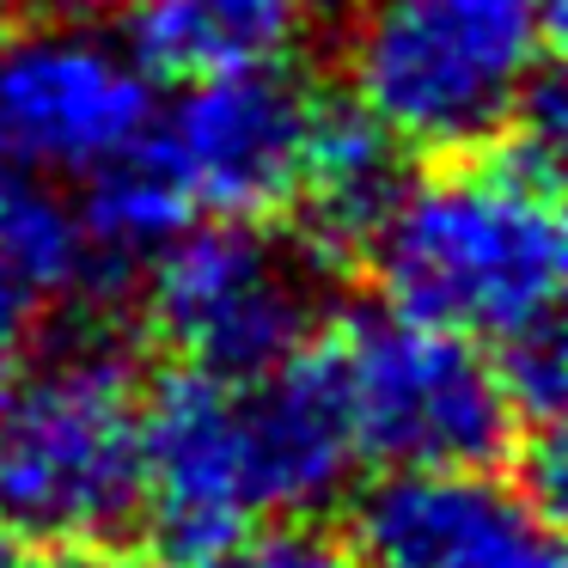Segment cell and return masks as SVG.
<instances>
[{
    "mask_svg": "<svg viewBox=\"0 0 568 568\" xmlns=\"http://www.w3.org/2000/svg\"><path fill=\"white\" fill-rule=\"evenodd\" d=\"M0 568H38L31 562V538H19L7 519H0Z\"/></svg>",
    "mask_w": 568,
    "mask_h": 568,
    "instance_id": "ac0fdd59",
    "label": "cell"
},
{
    "mask_svg": "<svg viewBox=\"0 0 568 568\" xmlns=\"http://www.w3.org/2000/svg\"><path fill=\"white\" fill-rule=\"evenodd\" d=\"M312 104L318 92L287 62L226 68L184 80L172 111H153L148 135L196 209L226 221H270L294 202Z\"/></svg>",
    "mask_w": 568,
    "mask_h": 568,
    "instance_id": "52a82bcc",
    "label": "cell"
},
{
    "mask_svg": "<svg viewBox=\"0 0 568 568\" xmlns=\"http://www.w3.org/2000/svg\"><path fill=\"white\" fill-rule=\"evenodd\" d=\"M209 568H367V556L355 550V538L318 526L312 514H282L275 526L245 531Z\"/></svg>",
    "mask_w": 568,
    "mask_h": 568,
    "instance_id": "9a60e30c",
    "label": "cell"
},
{
    "mask_svg": "<svg viewBox=\"0 0 568 568\" xmlns=\"http://www.w3.org/2000/svg\"><path fill=\"white\" fill-rule=\"evenodd\" d=\"M239 397H245V446L263 514H318V507H331L361 465L331 343L312 336L282 367L239 379Z\"/></svg>",
    "mask_w": 568,
    "mask_h": 568,
    "instance_id": "30bf717a",
    "label": "cell"
},
{
    "mask_svg": "<svg viewBox=\"0 0 568 568\" xmlns=\"http://www.w3.org/2000/svg\"><path fill=\"white\" fill-rule=\"evenodd\" d=\"M331 355L343 373L361 458L385 470L501 465L526 434L495 348L465 331L379 306L348 318Z\"/></svg>",
    "mask_w": 568,
    "mask_h": 568,
    "instance_id": "277c9868",
    "label": "cell"
},
{
    "mask_svg": "<svg viewBox=\"0 0 568 568\" xmlns=\"http://www.w3.org/2000/svg\"><path fill=\"white\" fill-rule=\"evenodd\" d=\"M562 153L501 123L483 148L440 153V165L404 178L373 226L367 263L385 306L465 331L477 343L556 324L568 275Z\"/></svg>",
    "mask_w": 568,
    "mask_h": 568,
    "instance_id": "6da1fadb",
    "label": "cell"
},
{
    "mask_svg": "<svg viewBox=\"0 0 568 568\" xmlns=\"http://www.w3.org/2000/svg\"><path fill=\"white\" fill-rule=\"evenodd\" d=\"M495 367H501V385L514 397L519 428H556L562 422V392H568V367H562V331L556 324H538V331L514 336V343H495ZM519 434V440H526Z\"/></svg>",
    "mask_w": 568,
    "mask_h": 568,
    "instance_id": "5bb4252c",
    "label": "cell"
},
{
    "mask_svg": "<svg viewBox=\"0 0 568 568\" xmlns=\"http://www.w3.org/2000/svg\"><path fill=\"white\" fill-rule=\"evenodd\" d=\"M148 324L184 367L221 379H257L318 336L324 263L300 239H275L257 221L184 226L141 270Z\"/></svg>",
    "mask_w": 568,
    "mask_h": 568,
    "instance_id": "5b68a950",
    "label": "cell"
},
{
    "mask_svg": "<svg viewBox=\"0 0 568 568\" xmlns=\"http://www.w3.org/2000/svg\"><path fill=\"white\" fill-rule=\"evenodd\" d=\"M404 178V148L355 99H318L287 202V214H300V245L318 263H361Z\"/></svg>",
    "mask_w": 568,
    "mask_h": 568,
    "instance_id": "8fae6325",
    "label": "cell"
},
{
    "mask_svg": "<svg viewBox=\"0 0 568 568\" xmlns=\"http://www.w3.org/2000/svg\"><path fill=\"white\" fill-rule=\"evenodd\" d=\"M55 568H178L172 556H153V550H129L116 538H92V544H62Z\"/></svg>",
    "mask_w": 568,
    "mask_h": 568,
    "instance_id": "e0dca14e",
    "label": "cell"
},
{
    "mask_svg": "<svg viewBox=\"0 0 568 568\" xmlns=\"http://www.w3.org/2000/svg\"><path fill=\"white\" fill-rule=\"evenodd\" d=\"M153 74L80 13L0 31V165L87 178L153 129Z\"/></svg>",
    "mask_w": 568,
    "mask_h": 568,
    "instance_id": "8992f818",
    "label": "cell"
},
{
    "mask_svg": "<svg viewBox=\"0 0 568 568\" xmlns=\"http://www.w3.org/2000/svg\"><path fill=\"white\" fill-rule=\"evenodd\" d=\"M74 184H87L74 202V226H80V245H87V294L99 300L135 282L196 214L190 190L178 184V172L153 148V135H141L116 160L92 165Z\"/></svg>",
    "mask_w": 568,
    "mask_h": 568,
    "instance_id": "4fadbf2b",
    "label": "cell"
},
{
    "mask_svg": "<svg viewBox=\"0 0 568 568\" xmlns=\"http://www.w3.org/2000/svg\"><path fill=\"white\" fill-rule=\"evenodd\" d=\"M141 514L178 568L214 562L257 526L239 379L178 367L141 392Z\"/></svg>",
    "mask_w": 568,
    "mask_h": 568,
    "instance_id": "ba28073f",
    "label": "cell"
},
{
    "mask_svg": "<svg viewBox=\"0 0 568 568\" xmlns=\"http://www.w3.org/2000/svg\"><path fill=\"white\" fill-rule=\"evenodd\" d=\"M141 367L116 324L43 336L0 397V519L31 544L116 538L141 514Z\"/></svg>",
    "mask_w": 568,
    "mask_h": 568,
    "instance_id": "7a4b0ae2",
    "label": "cell"
},
{
    "mask_svg": "<svg viewBox=\"0 0 568 568\" xmlns=\"http://www.w3.org/2000/svg\"><path fill=\"white\" fill-rule=\"evenodd\" d=\"M562 0H361L348 99L404 153L483 148L556 50Z\"/></svg>",
    "mask_w": 568,
    "mask_h": 568,
    "instance_id": "3957f363",
    "label": "cell"
},
{
    "mask_svg": "<svg viewBox=\"0 0 568 568\" xmlns=\"http://www.w3.org/2000/svg\"><path fill=\"white\" fill-rule=\"evenodd\" d=\"M562 514L495 465L385 470L355 507L367 568H562Z\"/></svg>",
    "mask_w": 568,
    "mask_h": 568,
    "instance_id": "9c48e42d",
    "label": "cell"
},
{
    "mask_svg": "<svg viewBox=\"0 0 568 568\" xmlns=\"http://www.w3.org/2000/svg\"><path fill=\"white\" fill-rule=\"evenodd\" d=\"M312 13V0H123V50L165 80L294 62Z\"/></svg>",
    "mask_w": 568,
    "mask_h": 568,
    "instance_id": "7c38bea8",
    "label": "cell"
},
{
    "mask_svg": "<svg viewBox=\"0 0 568 568\" xmlns=\"http://www.w3.org/2000/svg\"><path fill=\"white\" fill-rule=\"evenodd\" d=\"M43 306H50V294H38L31 282H19L13 270H0V397L13 392V379L31 367V355H38Z\"/></svg>",
    "mask_w": 568,
    "mask_h": 568,
    "instance_id": "2e32d148",
    "label": "cell"
}]
</instances>
